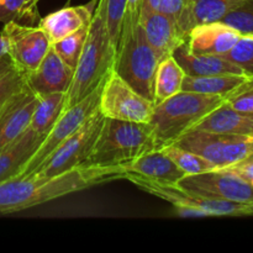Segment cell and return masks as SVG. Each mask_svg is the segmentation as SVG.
<instances>
[{"label": "cell", "mask_w": 253, "mask_h": 253, "mask_svg": "<svg viewBox=\"0 0 253 253\" xmlns=\"http://www.w3.org/2000/svg\"><path fill=\"white\" fill-rule=\"evenodd\" d=\"M109 168L118 179H124L125 175H137L160 182L178 183L184 177V173L163 152L162 148Z\"/></svg>", "instance_id": "cell-15"}, {"label": "cell", "mask_w": 253, "mask_h": 253, "mask_svg": "<svg viewBox=\"0 0 253 253\" xmlns=\"http://www.w3.org/2000/svg\"><path fill=\"white\" fill-rule=\"evenodd\" d=\"M64 104L66 93L37 94V104L32 114L30 128L39 135L46 136L63 113Z\"/></svg>", "instance_id": "cell-25"}, {"label": "cell", "mask_w": 253, "mask_h": 253, "mask_svg": "<svg viewBox=\"0 0 253 253\" xmlns=\"http://www.w3.org/2000/svg\"><path fill=\"white\" fill-rule=\"evenodd\" d=\"M12 66H14V64H12L11 59H10L9 56L0 57V74H1L2 72L7 71L9 68H11Z\"/></svg>", "instance_id": "cell-38"}, {"label": "cell", "mask_w": 253, "mask_h": 253, "mask_svg": "<svg viewBox=\"0 0 253 253\" xmlns=\"http://www.w3.org/2000/svg\"><path fill=\"white\" fill-rule=\"evenodd\" d=\"M44 137L29 127L16 140L0 148V182L20 174Z\"/></svg>", "instance_id": "cell-20"}, {"label": "cell", "mask_w": 253, "mask_h": 253, "mask_svg": "<svg viewBox=\"0 0 253 253\" xmlns=\"http://www.w3.org/2000/svg\"><path fill=\"white\" fill-rule=\"evenodd\" d=\"M89 25L83 26L82 29L77 30L73 34L68 35L64 39L59 40L58 42L52 44L54 51L57 52L59 57L68 64L71 68H76L78 59L81 57L83 46L85 43L86 35H88Z\"/></svg>", "instance_id": "cell-28"}, {"label": "cell", "mask_w": 253, "mask_h": 253, "mask_svg": "<svg viewBox=\"0 0 253 253\" xmlns=\"http://www.w3.org/2000/svg\"><path fill=\"white\" fill-rule=\"evenodd\" d=\"M105 77H104V79H105ZM104 79L85 98H83L74 105L64 109L61 116L57 119L53 127L49 130V132L47 133L41 145L35 151L34 155L27 161L25 167L22 168L20 174L17 175H26L34 173L57 147H59L71 136H73L84 125V123L94 113L99 110V98H100Z\"/></svg>", "instance_id": "cell-9"}, {"label": "cell", "mask_w": 253, "mask_h": 253, "mask_svg": "<svg viewBox=\"0 0 253 253\" xmlns=\"http://www.w3.org/2000/svg\"><path fill=\"white\" fill-rule=\"evenodd\" d=\"M127 179L143 192L166 200L174 207H192L203 210L210 216H251L253 204L229 202L217 198L205 197L179 187L177 183L160 182L137 175H125Z\"/></svg>", "instance_id": "cell-6"}, {"label": "cell", "mask_w": 253, "mask_h": 253, "mask_svg": "<svg viewBox=\"0 0 253 253\" xmlns=\"http://www.w3.org/2000/svg\"><path fill=\"white\" fill-rule=\"evenodd\" d=\"M39 1H40V0H26L27 7H29L31 11L39 12V11H37V2H39Z\"/></svg>", "instance_id": "cell-39"}, {"label": "cell", "mask_w": 253, "mask_h": 253, "mask_svg": "<svg viewBox=\"0 0 253 253\" xmlns=\"http://www.w3.org/2000/svg\"><path fill=\"white\" fill-rule=\"evenodd\" d=\"M242 35L221 21L200 24L193 27L187 36L188 49L193 53L222 56L236 44Z\"/></svg>", "instance_id": "cell-17"}, {"label": "cell", "mask_w": 253, "mask_h": 253, "mask_svg": "<svg viewBox=\"0 0 253 253\" xmlns=\"http://www.w3.org/2000/svg\"><path fill=\"white\" fill-rule=\"evenodd\" d=\"M252 76L250 74H215V76H185L182 90L195 91L207 95L229 98Z\"/></svg>", "instance_id": "cell-23"}, {"label": "cell", "mask_w": 253, "mask_h": 253, "mask_svg": "<svg viewBox=\"0 0 253 253\" xmlns=\"http://www.w3.org/2000/svg\"><path fill=\"white\" fill-rule=\"evenodd\" d=\"M109 167L81 166L54 177L16 175L0 182V215L14 214L54 199L116 180Z\"/></svg>", "instance_id": "cell-1"}, {"label": "cell", "mask_w": 253, "mask_h": 253, "mask_svg": "<svg viewBox=\"0 0 253 253\" xmlns=\"http://www.w3.org/2000/svg\"><path fill=\"white\" fill-rule=\"evenodd\" d=\"M138 22L148 43L162 56V58L172 56L175 49L187 41L177 20L146 5L141 7Z\"/></svg>", "instance_id": "cell-13"}, {"label": "cell", "mask_w": 253, "mask_h": 253, "mask_svg": "<svg viewBox=\"0 0 253 253\" xmlns=\"http://www.w3.org/2000/svg\"><path fill=\"white\" fill-rule=\"evenodd\" d=\"M247 85H253V76H252V78L251 79H250V81L249 82H247Z\"/></svg>", "instance_id": "cell-41"}, {"label": "cell", "mask_w": 253, "mask_h": 253, "mask_svg": "<svg viewBox=\"0 0 253 253\" xmlns=\"http://www.w3.org/2000/svg\"><path fill=\"white\" fill-rule=\"evenodd\" d=\"M162 150L174 162V165L184 173V175L199 174V173L208 172V170L216 169L214 165H211L209 161L203 158L202 156L179 147L174 143L165 146V147H162Z\"/></svg>", "instance_id": "cell-26"}, {"label": "cell", "mask_w": 253, "mask_h": 253, "mask_svg": "<svg viewBox=\"0 0 253 253\" xmlns=\"http://www.w3.org/2000/svg\"><path fill=\"white\" fill-rule=\"evenodd\" d=\"M74 69L57 54L53 47L35 71L25 74L26 84L36 94L67 93L73 79Z\"/></svg>", "instance_id": "cell-16"}, {"label": "cell", "mask_w": 253, "mask_h": 253, "mask_svg": "<svg viewBox=\"0 0 253 253\" xmlns=\"http://www.w3.org/2000/svg\"><path fill=\"white\" fill-rule=\"evenodd\" d=\"M245 161H251V162H253V153H252V155H250L249 157H247Z\"/></svg>", "instance_id": "cell-40"}, {"label": "cell", "mask_w": 253, "mask_h": 253, "mask_svg": "<svg viewBox=\"0 0 253 253\" xmlns=\"http://www.w3.org/2000/svg\"><path fill=\"white\" fill-rule=\"evenodd\" d=\"M96 2L98 0H93L88 5L63 7L42 17L37 25L43 30L51 44H53L90 24Z\"/></svg>", "instance_id": "cell-18"}, {"label": "cell", "mask_w": 253, "mask_h": 253, "mask_svg": "<svg viewBox=\"0 0 253 253\" xmlns=\"http://www.w3.org/2000/svg\"><path fill=\"white\" fill-rule=\"evenodd\" d=\"M114 57L115 51L106 31L103 11L95 5L83 51L74 68L71 86L66 93L64 109L81 101L100 84L113 66Z\"/></svg>", "instance_id": "cell-3"}, {"label": "cell", "mask_w": 253, "mask_h": 253, "mask_svg": "<svg viewBox=\"0 0 253 253\" xmlns=\"http://www.w3.org/2000/svg\"><path fill=\"white\" fill-rule=\"evenodd\" d=\"M152 124L105 118L84 166L111 167L160 150Z\"/></svg>", "instance_id": "cell-2"}, {"label": "cell", "mask_w": 253, "mask_h": 253, "mask_svg": "<svg viewBox=\"0 0 253 253\" xmlns=\"http://www.w3.org/2000/svg\"><path fill=\"white\" fill-rule=\"evenodd\" d=\"M252 36H253V35H252Z\"/></svg>", "instance_id": "cell-42"}, {"label": "cell", "mask_w": 253, "mask_h": 253, "mask_svg": "<svg viewBox=\"0 0 253 253\" xmlns=\"http://www.w3.org/2000/svg\"><path fill=\"white\" fill-rule=\"evenodd\" d=\"M189 0H143V5L178 20L184 12Z\"/></svg>", "instance_id": "cell-33"}, {"label": "cell", "mask_w": 253, "mask_h": 253, "mask_svg": "<svg viewBox=\"0 0 253 253\" xmlns=\"http://www.w3.org/2000/svg\"><path fill=\"white\" fill-rule=\"evenodd\" d=\"M174 211L180 217H209L205 211L192 207H174Z\"/></svg>", "instance_id": "cell-36"}, {"label": "cell", "mask_w": 253, "mask_h": 253, "mask_svg": "<svg viewBox=\"0 0 253 253\" xmlns=\"http://www.w3.org/2000/svg\"><path fill=\"white\" fill-rule=\"evenodd\" d=\"M249 0H189L184 12L178 20L180 31L188 36L194 26L220 21L230 11Z\"/></svg>", "instance_id": "cell-22"}, {"label": "cell", "mask_w": 253, "mask_h": 253, "mask_svg": "<svg viewBox=\"0 0 253 253\" xmlns=\"http://www.w3.org/2000/svg\"><path fill=\"white\" fill-rule=\"evenodd\" d=\"M162 56L148 43L138 20H124L113 69L133 89L153 100L155 74Z\"/></svg>", "instance_id": "cell-4"}, {"label": "cell", "mask_w": 253, "mask_h": 253, "mask_svg": "<svg viewBox=\"0 0 253 253\" xmlns=\"http://www.w3.org/2000/svg\"><path fill=\"white\" fill-rule=\"evenodd\" d=\"M39 12L27 7L26 0H0V22L17 21L21 24L35 25Z\"/></svg>", "instance_id": "cell-29"}, {"label": "cell", "mask_w": 253, "mask_h": 253, "mask_svg": "<svg viewBox=\"0 0 253 253\" xmlns=\"http://www.w3.org/2000/svg\"><path fill=\"white\" fill-rule=\"evenodd\" d=\"M104 119L105 118L99 113V110L94 113L73 136L57 147L31 174H39L47 178L54 177L73 168L84 166L100 132Z\"/></svg>", "instance_id": "cell-10"}, {"label": "cell", "mask_w": 253, "mask_h": 253, "mask_svg": "<svg viewBox=\"0 0 253 253\" xmlns=\"http://www.w3.org/2000/svg\"><path fill=\"white\" fill-rule=\"evenodd\" d=\"M230 62L239 66L245 73L253 76V36L242 35L234 47L222 54Z\"/></svg>", "instance_id": "cell-30"}, {"label": "cell", "mask_w": 253, "mask_h": 253, "mask_svg": "<svg viewBox=\"0 0 253 253\" xmlns=\"http://www.w3.org/2000/svg\"><path fill=\"white\" fill-rule=\"evenodd\" d=\"M185 72L177 59L168 56L160 62L153 82V103L155 105L182 91Z\"/></svg>", "instance_id": "cell-24"}, {"label": "cell", "mask_w": 253, "mask_h": 253, "mask_svg": "<svg viewBox=\"0 0 253 253\" xmlns=\"http://www.w3.org/2000/svg\"><path fill=\"white\" fill-rule=\"evenodd\" d=\"M0 34L7 42V56L15 68L24 74L35 71L52 46L39 25L9 21Z\"/></svg>", "instance_id": "cell-11"}, {"label": "cell", "mask_w": 253, "mask_h": 253, "mask_svg": "<svg viewBox=\"0 0 253 253\" xmlns=\"http://www.w3.org/2000/svg\"><path fill=\"white\" fill-rule=\"evenodd\" d=\"M96 5L103 11L106 31L110 39L111 46L116 52L121 31H123L126 9H127V0H98Z\"/></svg>", "instance_id": "cell-27"}, {"label": "cell", "mask_w": 253, "mask_h": 253, "mask_svg": "<svg viewBox=\"0 0 253 253\" xmlns=\"http://www.w3.org/2000/svg\"><path fill=\"white\" fill-rule=\"evenodd\" d=\"M143 0H127V9H126L125 19L138 20Z\"/></svg>", "instance_id": "cell-37"}, {"label": "cell", "mask_w": 253, "mask_h": 253, "mask_svg": "<svg viewBox=\"0 0 253 253\" xmlns=\"http://www.w3.org/2000/svg\"><path fill=\"white\" fill-rule=\"evenodd\" d=\"M226 98L182 90L155 106L152 124L160 147L174 143Z\"/></svg>", "instance_id": "cell-5"}, {"label": "cell", "mask_w": 253, "mask_h": 253, "mask_svg": "<svg viewBox=\"0 0 253 253\" xmlns=\"http://www.w3.org/2000/svg\"><path fill=\"white\" fill-rule=\"evenodd\" d=\"M155 103L133 89L111 67L104 79L99 98V113L108 119L148 124L155 113Z\"/></svg>", "instance_id": "cell-7"}, {"label": "cell", "mask_w": 253, "mask_h": 253, "mask_svg": "<svg viewBox=\"0 0 253 253\" xmlns=\"http://www.w3.org/2000/svg\"><path fill=\"white\" fill-rule=\"evenodd\" d=\"M177 184L205 197L241 204H253V185L236 173L224 168L208 170L199 174L184 175Z\"/></svg>", "instance_id": "cell-12"}, {"label": "cell", "mask_w": 253, "mask_h": 253, "mask_svg": "<svg viewBox=\"0 0 253 253\" xmlns=\"http://www.w3.org/2000/svg\"><path fill=\"white\" fill-rule=\"evenodd\" d=\"M37 94L25 85L0 109V148L16 140L30 127Z\"/></svg>", "instance_id": "cell-14"}, {"label": "cell", "mask_w": 253, "mask_h": 253, "mask_svg": "<svg viewBox=\"0 0 253 253\" xmlns=\"http://www.w3.org/2000/svg\"><path fill=\"white\" fill-rule=\"evenodd\" d=\"M227 104L241 113L253 114V85L244 84L226 99Z\"/></svg>", "instance_id": "cell-34"}, {"label": "cell", "mask_w": 253, "mask_h": 253, "mask_svg": "<svg viewBox=\"0 0 253 253\" xmlns=\"http://www.w3.org/2000/svg\"><path fill=\"white\" fill-rule=\"evenodd\" d=\"M192 130L222 135L253 136V114L235 110L225 100L221 105L203 118Z\"/></svg>", "instance_id": "cell-19"}, {"label": "cell", "mask_w": 253, "mask_h": 253, "mask_svg": "<svg viewBox=\"0 0 253 253\" xmlns=\"http://www.w3.org/2000/svg\"><path fill=\"white\" fill-rule=\"evenodd\" d=\"M220 21L237 30L241 35H253V0L240 5Z\"/></svg>", "instance_id": "cell-31"}, {"label": "cell", "mask_w": 253, "mask_h": 253, "mask_svg": "<svg viewBox=\"0 0 253 253\" xmlns=\"http://www.w3.org/2000/svg\"><path fill=\"white\" fill-rule=\"evenodd\" d=\"M187 76H215V74H247L219 54L193 53L188 49L187 43L178 47L173 53Z\"/></svg>", "instance_id": "cell-21"}, {"label": "cell", "mask_w": 253, "mask_h": 253, "mask_svg": "<svg viewBox=\"0 0 253 253\" xmlns=\"http://www.w3.org/2000/svg\"><path fill=\"white\" fill-rule=\"evenodd\" d=\"M224 169L236 173L237 175H240L245 180H247L250 184L253 185V162H251V161H242V162L230 166V167L224 168Z\"/></svg>", "instance_id": "cell-35"}, {"label": "cell", "mask_w": 253, "mask_h": 253, "mask_svg": "<svg viewBox=\"0 0 253 253\" xmlns=\"http://www.w3.org/2000/svg\"><path fill=\"white\" fill-rule=\"evenodd\" d=\"M26 85V77L14 66L0 74V109L4 104Z\"/></svg>", "instance_id": "cell-32"}, {"label": "cell", "mask_w": 253, "mask_h": 253, "mask_svg": "<svg viewBox=\"0 0 253 253\" xmlns=\"http://www.w3.org/2000/svg\"><path fill=\"white\" fill-rule=\"evenodd\" d=\"M174 145L202 156L216 169L230 167L246 160L253 153V136L222 135L190 130Z\"/></svg>", "instance_id": "cell-8"}]
</instances>
